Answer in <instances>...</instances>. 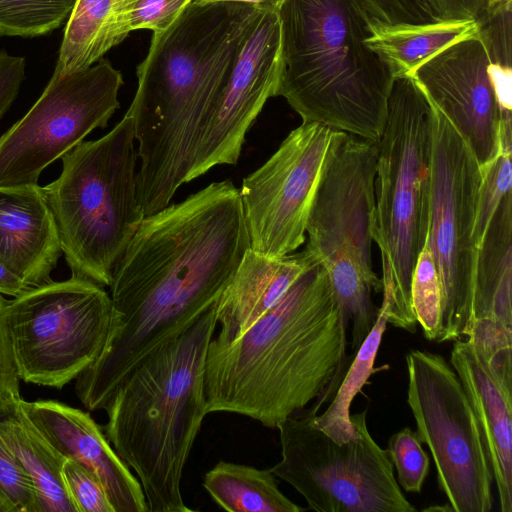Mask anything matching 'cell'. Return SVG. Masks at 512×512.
<instances>
[{"label": "cell", "mask_w": 512, "mask_h": 512, "mask_svg": "<svg viewBox=\"0 0 512 512\" xmlns=\"http://www.w3.org/2000/svg\"><path fill=\"white\" fill-rule=\"evenodd\" d=\"M413 312L430 341H438L442 319V291L435 259L426 240L415 265L411 282Z\"/></svg>", "instance_id": "83f0119b"}, {"label": "cell", "mask_w": 512, "mask_h": 512, "mask_svg": "<svg viewBox=\"0 0 512 512\" xmlns=\"http://www.w3.org/2000/svg\"><path fill=\"white\" fill-rule=\"evenodd\" d=\"M366 43L391 65L395 76L410 75L422 62L441 49L478 33L475 19L446 18L439 22L384 26L370 24Z\"/></svg>", "instance_id": "cb8c5ba5"}, {"label": "cell", "mask_w": 512, "mask_h": 512, "mask_svg": "<svg viewBox=\"0 0 512 512\" xmlns=\"http://www.w3.org/2000/svg\"><path fill=\"white\" fill-rule=\"evenodd\" d=\"M372 24L420 25L447 18L441 0H360Z\"/></svg>", "instance_id": "4dcf8cb0"}, {"label": "cell", "mask_w": 512, "mask_h": 512, "mask_svg": "<svg viewBox=\"0 0 512 512\" xmlns=\"http://www.w3.org/2000/svg\"><path fill=\"white\" fill-rule=\"evenodd\" d=\"M449 362L480 425L499 509L512 512V378L487 365L467 338L454 340Z\"/></svg>", "instance_id": "ac0fdd59"}, {"label": "cell", "mask_w": 512, "mask_h": 512, "mask_svg": "<svg viewBox=\"0 0 512 512\" xmlns=\"http://www.w3.org/2000/svg\"><path fill=\"white\" fill-rule=\"evenodd\" d=\"M447 18L477 20L487 8L486 0H441Z\"/></svg>", "instance_id": "74e56055"}, {"label": "cell", "mask_w": 512, "mask_h": 512, "mask_svg": "<svg viewBox=\"0 0 512 512\" xmlns=\"http://www.w3.org/2000/svg\"><path fill=\"white\" fill-rule=\"evenodd\" d=\"M511 152L512 150L500 148L497 156L487 165L481 167L482 180L474 229V239L478 250L498 206L503 198L511 192Z\"/></svg>", "instance_id": "f1b7e54d"}, {"label": "cell", "mask_w": 512, "mask_h": 512, "mask_svg": "<svg viewBox=\"0 0 512 512\" xmlns=\"http://www.w3.org/2000/svg\"><path fill=\"white\" fill-rule=\"evenodd\" d=\"M249 248L239 189L230 180L145 216L110 285L106 343L76 379L82 404L104 410L136 365L217 302Z\"/></svg>", "instance_id": "6da1fadb"}, {"label": "cell", "mask_w": 512, "mask_h": 512, "mask_svg": "<svg viewBox=\"0 0 512 512\" xmlns=\"http://www.w3.org/2000/svg\"><path fill=\"white\" fill-rule=\"evenodd\" d=\"M377 143L345 133L323 175L305 250L328 272L341 310L357 314L382 291L372 267Z\"/></svg>", "instance_id": "ba28073f"}, {"label": "cell", "mask_w": 512, "mask_h": 512, "mask_svg": "<svg viewBox=\"0 0 512 512\" xmlns=\"http://www.w3.org/2000/svg\"><path fill=\"white\" fill-rule=\"evenodd\" d=\"M216 303L143 359L116 388L104 433L140 482L149 512H190L184 467L207 415L204 372Z\"/></svg>", "instance_id": "277c9868"}, {"label": "cell", "mask_w": 512, "mask_h": 512, "mask_svg": "<svg viewBox=\"0 0 512 512\" xmlns=\"http://www.w3.org/2000/svg\"><path fill=\"white\" fill-rule=\"evenodd\" d=\"M0 490L17 512H40L33 484L0 435Z\"/></svg>", "instance_id": "836d02e7"}, {"label": "cell", "mask_w": 512, "mask_h": 512, "mask_svg": "<svg viewBox=\"0 0 512 512\" xmlns=\"http://www.w3.org/2000/svg\"><path fill=\"white\" fill-rule=\"evenodd\" d=\"M132 119L82 141L62 158L59 177L42 187L72 276L103 287L145 217L136 181Z\"/></svg>", "instance_id": "52a82bcc"}, {"label": "cell", "mask_w": 512, "mask_h": 512, "mask_svg": "<svg viewBox=\"0 0 512 512\" xmlns=\"http://www.w3.org/2000/svg\"><path fill=\"white\" fill-rule=\"evenodd\" d=\"M512 194L498 206L478 250L475 320L492 318L512 326Z\"/></svg>", "instance_id": "603a6c76"}, {"label": "cell", "mask_w": 512, "mask_h": 512, "mask_svg": "<svg viewBox=\"0 0 512 512\" xmlns=\"http://www.w3.org/2000/svg\"><path fill=\"white\" fill-rule=\"evenodd\" d=\"M138 1L76 0L55 68L72 72L98 62L132 31V14Z\"/></svg>", "instance_id": "44dd1931"}, {"label": "cell", "mask_w": 512, "mask_h": 512, "mask_svg": "<svg viewBox=\"0 0 512 512\" xmlns=\"http://www.w3.org/2000/svg\"><path fill=\"white\" fill-rule=\"evenodd\" d=\"M407 403L434 460L439 489L455 512H490L493 474L480 425L461 381L442 355L406 354Z\"/></svg>", "instance_id": "7c38bea8"}, {"label": "cell", "mask_w": 512, "mask_h": 512, "mask_svg": "<svg viewBox=\"0 0 512 512\" xmlns=\"http://www.w3.org/2000/svg\"><path fill=\"white\" fill-rule=\"evenodd\" d=\"M4 314L20 379L61 389L100 355L112 301L103 286L72 276L7 300Z\"/></svg>", "instance_id": "30bf717a"}, {"label": "cell", "mask_w": 512, "mask_h": 512, "mask_svg": "<svg viewBox=\"0 0 512 512\" xmlns=\"http://www.w3.org/2000/svg\"><path fill=\"white\" fill-rule=\"evenodd\" d=\"M262 11L242 2L193 0L168 28L153 33L125 114L138 142L137 193L145 216L168 206L187 183L201 134Z\"/></svg>", "instance_id": "7a4b0ae2"}, {"label": "cell", "mask_w": 512, "mask_h": 512, "mask_svg": "<svg viewBox=\"0 0 512 512\" xmlns=\"http://www.w3.org/2000/svg\"><path fill=\"white\" fill-rule=\"evenodd\" d=\"M62 476L78 512H115L102 483L86 467L66 458Z\"/></svg>", "instance_id": "d6a6232c"}, {"label": "cell", "mask_w": 512, "mask_h": 512, "mask_svg": "<svg viewBox=\"0 0 512 512\" xmlns=\"http://www.w3.org/2000/svg\"><path fill=\"white\" fill-rule=\"evenodd\" d=\"M344 134L302 122L262 166L243 179L239 193L253 251L279 258L305 242L316 193Z\"/></svg>", "instance_id": "5bb4252c"}, {"label": "cell", "mask_w": 512, "mask_h": 512, "mask_svg": "<svg viewBox=\"0 0 512 512\" xmlns=\"http://www.w3.org/2000/svg\"><path fill=\"white\" fill-rule=\"evenodd\" d=\"M193 0H139L132 14L131 30L157 33L168 28Z\"/></svg>", "instance_id": "d590c367"}, {"label": "cell", "mask_w": 512, "mask_h": 512, "mask_svg": "<svg viewBox=\"0 0 512 512\" xmlns=\"http://www.w3.org/2000/svg\"><path fill=\"white\" fill-rule=\"evenodd\" d=\"M367 409L350 415L356 437L338 444L309 410L281 422V460L270 468L318 512H415L395 479L386 449L372 438Z\"/></svg>", "instance_id": "9c48e42d"}, {"label": "cell", "mask_w": 512, "mask_h": 512, "mask_svg": "<svg viewBox=\"0 0 512 512\" xmlns=\"http://www.w3.org/2000/svg\"><path fill=\"white\" fill-rule=\"evenodd\" d=\"M32 287L0 261V294L18 297Z\"/></svg>", "instance_id": "f35d334b"}, {"label": "cell", "mask_w": 512, "mask_h": 512, "mask_svg": "<svg viewBox=\"0 0 512 512\" xmlns=\"http://www.w3.org/2000/svg\"><path fill=\"white\" fill-rule=\"evenodd\" d=\"M319 264L306 250L269 258L249 248L233 278L216 302V344H229L241 337L272 309L297 278Z\"/></svg>", "instance_id": "ffe728a7"}, {"label": "cell", "mask_w": 512, "mask_h": 512, "mask_svg": "<svg viewBox=\"0 0 512 512\" xmlns=\"http://www.w3.org/2000/svg\"><path fill=\"white\" fill-rule=\"evenodd\" d=\"M498 0H486L487 6L492 5L493 3L497 2Z\"/></svg>", "instance_id": "b9f144b4"}, {"label": "cell", "mask_w": 512, "mask_h": 512, "mask_svg": "<svg viewBox=\"0 0 512 512\" xmlns=\"http://www.w3.org/2000/svg\"><path fill=\"white\" fill-rule=\"evenodd\" d=\"M488 66L477 33L436 52L409 75L464 138L481 167L500 150L502 114Z\"/></svg>", "instance_id": "2e32d148"}, {"label": "cell", "mask_w": 512, "mask_h": 512, "mask_svg": "<svg viewBox=\"0 0 512 512\" xmlns=\"http://www.w3.org/2000/svg\"><path fill=\"white\" fill-rule=\"evenodd\" d=\"M347 335L326 269L317 264L241 337L210 341L206 411L277 428L310 402L331 401L347 364Z\"/></svg>", "instance_id": "3957f363"}, {"label": "cell", "mask_w": 512, "mask_h": 512, "mask_svg": "<svg viewBox=\"0 0 512 512\" xmlns=\"http://www.w3.org/2000/svg\"><path fill=\"white\" fill-rule=\"evenodd\" d=\"M0 435L29 476L40 512H78L62 476L66 457L30 422L19 404L0 416Z\"/></svg>", "instance_id": "7402d4cb"}, {"label": "cell", "mask_w": 512, "mask_h": 512, "mask_svg": "<svg viewBox=\"0 0 512 512\" xmlns=\"http://www.w3.org/2000/svg\"><path fill=\"white\" fill-rule=\"evenodd\" d=\"M211 499L229 512H301L279 489L270 469L220 460L203 477Z\"/></svg>", "instance_id": "d4e9b609"}, {"label": "cell", "mask_w": 512, "mask_h": 512, "mask_svg": "<svg viewBox=\"0 0 512 512\" xmlns=\"http://www.w3.org/2000/svg\"><path fill=\"white\" fill-rule=\"evenodd\" d=\"M196 1H234L248 3L263 9H277L281 0H196Z\"/></svg>", "instance_id": "ab89813d"}, {"label": "cell", "mask_w": 512, "mask_h": 512, "mask_svg": "<svg viewBox=\"0 0 512 512\" xmlns=\"http://www.w3.org/2000/svg\"><path fill=\"white\" fill-rule=\"evenodd\" d=\"M431 111L429 98L411 76H395L377 143L371 234L381 256V307L387 323L410 333L417 329L412 276L430 223Z\"/></svg>", "instance_id": "8992f818"}, {"label": "cell", "mask_w": 512, "mask_h": 512, "mask_svg": "<svg viewBox=\"0 0 512 512\" xmlns=\"http://www.w3.org/2000/svg\"><path fill=\"white\" fill-rule=\"evenodd\" d=\"M0 512H17L15 506L0 490Z\"/></svg>", "instance_id": "60d3db41"}, {"label": "cell", "mask_w": 512, "mask_h": 512, "mask_svg": "<svg viewBox=\"0 0 512 512\" xmlns=\"http://www.w3.org/2000/svg\"><path fill=\"white\" fill-rule=\"evenodd\" d=\"M397 482L406 492L420 493L429 473V456L422 448L416 432L405 427L393 434L386 448Z\"/></svg>", "instance_id": "f546056e"}, {"label": "cell", "mask_w": 512, "mask_h": 512, "mask_svg": "<svg viewBox=\"0 0 512 512\" xmlns=\"http://www.w3.org/2000/svg\"><path fill=\"white\" fill-rule=\"evenodd\" d=\"M280 76L277 9H263L201 134L187 182L217 165L237 164L249 128L267 100L278 96Z\"/></svg>", "instance_id": "9a60e30c"}, {"label": "cell", "mask_w": 512, "mask_h": 512, "mask_svg": "<svg viewBox=\"0 0 512 512\" xmlns=\"http://www.w3.org/2000/svg\"><path fill=\"white\" fill-rule=\"evenodd\" d=\"M6 299L0 294V416L14 410L20 396V376L5 319Z\"/></svg>", "instance_id": "e575fe53"}, {"label": "cell", "mask_w": 512, "mask_h": 512, "mask_svg": "<svg viewBox=\"0 0 512 512\" xmlns=\"http://www.w3.org/2000/svg\"><path fill=\"white\" fill-rule=\"evenodd\" d=\"M61 254L42 187L0 186V261L36 287L52 280L51 272Z\"/></svg>", "instance_id": "d6986e66"}, {"label": "cell", "mask_w": 512, "mask_h": 512, "mask_svg": "<svg viewBox=\"0 0 512 512\" xmlns=\"http://www.w3.org/2000/svg\"><path fill=\"white\" fill-rule=\"evenodd\" d=\"M466 338L487 365L512 377V326L492 318L478 319Z\"/></svg>", "instance_id": "1f68e13d"}, {"label": "cell", "mask_w": 512, "mask_h": 512, "mask_svg": "<svg viewBox=\"0 0 512 512\" xmlns=\"http://www.w3.org/2000/svg\"><path fill=\"white\" fill-rule=\"evenodd\" d=\"M18 404L58 452L97 476L115 512H148L140 482L88 412L54 400Z\"/></svg>", "instance_id": "e0dca14e"}, {"label": "cell", "mask_w": 512, "mask_h": 512, "mask_svg": "<svg viewBox=\"0 0 512 512\" xmlns=\"http://www.w3.org/2000/svg\"><path fill=\"white\" fill-rule=\"evenodd\" d=\"M278 96L302 122L378 143L395 77L366 40L371 20L360 0H281Z\"/></svg>", "instance_id": "5b68a950"}, {"label": "cell", "mask_w": 512, "mask_h": 512, "mask_svg": "<svg viewBox=\"0 0 512 512\" xmlns=\"http://www.w3.org/2000/svg\"><path fill=\"white\" fill-rule=\"evenodd\" d=\"M431 102V101H430ZM430 223L427 242L442 291L437 342L466 338L475 324L478 248L474 229L481 166L448 118L431 102Z\"/></svg>", "instance_id": "8fae6325"}, {"label": "cell", "mask_w": 512, "mask_h": 512, "mask_svg": "<svg viewBox=\"0 0 512 512\" xmlns=\"http://www.w3.org/2000/svg\"><path fill=\"white\" fill-rule=\"evenodd\" d=\"M25 78V58L0 50V118L16 99Z\"/></svg>", "instance_id": "8d00e7d4"}, {"label": "cell", "mask_w": 512, "mask_h": 512, "mask_svg": "<svg viewBox=\"0 0 512 512\" xmlns=\"http://www.w3.org/2000/svg\"><path fill=\"white\" fill-rule=\"evenodd\" d=\"M387 316L379 307L377 319L353 356V361L337 387L328 407L313 418L314 425L338 444L356 437L350 420V408L355 396L370 376L376 372L375 359L386 330Z\"/></svg>", "instance_id": "484cf974"}, {"label": "cell", "mask_w": 512, "mask_h": 512, "mask_svg": "<svg viewBox=\"0 0 512 512\" xmlns=\"http://www.w3.org/2000/svg\"><path fill=\"white\" fill-rule=\"evenodd\" d=\"M122 85L108 60L72 72L55 68L39 99L0 137V186L37 184L48 165L105 128Z\"/></svg>", "instance_id": "4fadbf2b"}, {"label": "cell", "mask_w": 512, "mask_h": 512, "mask_svg": "<svg viewBox=\"0 0 512 512\" xmlns=\"http://www.w3.org/2000/svg\"><path fill=\"white\" fill-rule=\"evenodd\" d=\"M76 0H0V35L34 37L60 27Z\"/></svg>", "instance_id": "4316f807"}]
</instances>
